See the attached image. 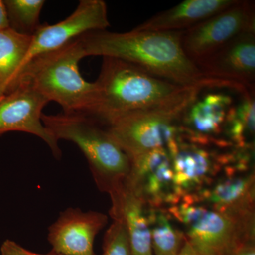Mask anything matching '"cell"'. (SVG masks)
<instances>
[{"label": "cell", "mask_w": 255, "mask_h": 255, "mask_svg": "<svg viewBox=\"0 0 255 255\" xmlns=\"http://www.w3.org/2000/svg\"><path fill=\"white\" fill-rule=\"evenodd\" d=\"M0 253L1 255H47L28 251L16 242L9 239L3 242L0 248Z\"/></svg>", "instance_id": "obj_22"}, {"label": "cell", "mask_w": 255, "mask_h": 255, "mask_svg": "<svg viewBox=\"0 0 255 255\" xmlns=\"http://www.w3.org/2000/svg\"><path fill=\"white\" fill-rule=\"evenodd\" d=\"M237 0H186L158 13L135 29L154 31H184L235 4Z\"/></svg>", "instance_id": "obj_17"}, {"label": "cell", "mask_w": 255, "mask_h": 255, "mask_svg": "<svg viewBox=\"0 0 255 255\" xmlns=\"http://www.w3.org/2000/svg\"><path fill=\"white\" fill-rule=\"evenodd\" d=\"M130 172L124 184L150 208L177 204L180 196L176 190L172 159L167 147L150 151L130 159Z\"/></svg>", "instance_id": "obj_9"}, {"label": "cell", "mask_w": 255, "mask_h": 255, "mask_svg": "<svg viewBox=\"0 0 255 255\" xmlns=\"http://www.w3.org/2000/svg\"><path fill=\"white\" fill-rule=\"evenodd\" d=\"M186 139L190 142L184 141L180 134L167 147L172 159L174 186L181 198L207 182L228 158V155L218 156L208 150L204 147L206 144Z\"/></svg>", "instance_id": "obj_14"}, {"label": "cell", "mask_w": 255, "mask_h": 255, "mask_svg": "<svg viewBox=\"0 0 255 255\" xmlns=\"http://www.w3.org/2000/svg\"><path fill=\"white\" fill-rule=\"evenodd\" d=\"M102 255H132L127 228L120 220L114 219L106 232Z\"/></svg>", "instance_id": "obj_21"}, {"label": "cell", "mask_w": 255, "mask_h": 255, "mask_svg": "<svg viewBox=\"0 0 255 255\" xmlns=\"http://www.w3.org/2000/svg\"><path fill=\"white\" fill-rule=\"evenodd\" d=\"M177 255H203L194 249L185 239V243Z\"/></svg>", "instance_id": "obj_25"}, {"label": "cell", "mask_w": 255, "mask_h": 255, "mask_svg": "<svg viewBox=\"0 0 255 255\" xmlns=\"http://www.w3.org/2000/svg\"><path fill=\"white\" fill-rule=\"evenodd\" d=\"M48 101L26 82L0 101V135L23 132L41 138L57 159L61 157L58 141L42 122L43 110Z\"/></svg>", "instance_id": "obj_11"}, {"label": "cell", "mask_w": 255, "mask_h": 255, "mask_svg": "<svg viewBox=\"0 0 255 255\" xmlns=\"http://www.w3.org/2000/svg\"><path fill=\"white\" fill-rule=\"evenodd\" d=\"M47 255H61L59 254H57V253H54V252L51 251L50 253H48Z\"/></svg>", "instance_id": "obj_26"}, {"label": "cell", "mask_w": 255, "mask_h": 255, "mask_svg": "<svg viewBox=\"0 0 255 255\" xmlns=\"http://www.w3.org/2000/svg\"><path fill=\"white\" fill-rule=\"evenodd\" d=\"M9 28V20L6 14L4 1L0 0V31Z\"/></svg>", "instance_id": "obj_24"}, {"label": "cell", "mask_w": 255, "mask_h": 255, "mask_svg": "<svg viewBox=\"0 0 255 255\" xmlns=\"http://www.w3.org/2000/svg\"><path fill=\"white\" fill-rule=\"evenodd\" d=\"M255 90L246 89L240 92L226 119L225 132L230 145L238 150H253L255 130Z\"/></svg>", "instance_id": "obj_18"}, {"label": "cell", "mask_w": 255, "mask_h": 255, "mask_svg": "<svg viewBox=\"0 0 255 255\" xmlns=\"http://www.w3.org/2000/svg\"><path fill=\"white\" fill-rule=\"evenodd\" d=\"M110 196L111 216L125 225L132 255H153L147 204L124 184Z\"/></svg>", "instance_id": "obj_15"}, {"label": "cell", "mask_w": 255, "mask_h": 255, "mask_svg": "<svg viewBox=\"0 0 255 255\" xmlns=\"http://www.w3.org/2000/svg\"><path fill=\"white\" fill-rule=\"evenodd\" d=\"M196 65L205 78L255 89V29L238 35Z\"/></svg>", "instance_id": "obj_10"}, {"label": "cell", "mask_w": 255, "mask_h": 255, "mask_svg": "<svg viewBox=\"0 0 255 255\" xmlns=\"http://www.w3.org/2000/svg\"><path fill=\"white\" fill-rule=\"evenodd\" d=\"M169 208V214L186 228V241L203 255H230L255 242V217L243 218L199 205L189 195Z\"/></svg>", "instance_id": "obj_6"}, {"label": "cell", "mask_w": 255, "mask_h": 255, "mask_svg": "<svg viewBox=\"0 0 255 255\" xmlns=\"http://www.w3.org/2000/svg\"><path fill=\"white\" fill-rule=\"evenodd\" d=\"M151 243L155 255H177L185 243L184 233L171 223L168 213L150 208Z\"/></svg>", "instance_id": "obj_19"}, {"label": "cell", "mask_w": 255, "mask_h": 255, "mask_svg": "<svg viewBox=\"0 0 255 255\" xmlns=\"http://www.w3.org/2000/svg\"><path fill=\"white\" fill-rule=\"evenodd\" d=\"M182 31H142L125 33L107 30L79 37L86 57L117 58L167 81L184 87L214 85L204 78L182 46Z\"/></svg>", "instance_id": "obj_1"}, {"label": "cell", "mask_w": 255, "mask_h": 255, "mask_svg": "<svg viewBox=\"0 0 255 255\" xmlns=\"http://www.w3.org/2000/svg\"><path fill=\"white\" fill-rule=\"evenodd\" d=\"M9 28L22 34L33 36L38 27L43 0H5Z\"/></svg>", "instance_id": "obj_20"}, {"label": "cell", "mask_w": 255, "mask_h": 255, "mask_svg": "<svg viewBox=\"0 0 255 255\" xmlns=\"http://www.w3.org/2000/svg\"><path fill=\"white\" fill-rule=\"evenodd\" d=\"M255 174L231 175L197 196L211 209L238 217H255Z\"/></svg>", "instance_id": "obj_16"}, {"label": "cell", "mask_w": 255, "mask_h": 255, "mask_svg": "<svg viewBox=\"0 0 255 255\" xmlns=\"http://www.w3.org/2000/svg\"><path fill=\"white\" fill-rule=\"evenodd\" d=\"M226 89L207 87L199 92L183 114L182 135L207 144L223 132L228 113L236 101L224 91Z\"/></svg>", "instance_id": "obj_13"}, {"label": "cell", "mask_w": 255, "mask_h": 255, "mask_svg": "<svg viewBox=\"0 0 255 255\" xmlns=\"http://www.w3.org/2000/svg\"><path fill=\"white\" fill-rule=\"evenodd\" d=\"M253 29H255V1L237 0L227 9L182 31V48L196 64L238 35Z\"/></svg>", "instance_id": "obj_7"}, {"label": "cell", "mask_w": 255, "mask_h": 255, "mask_svg": "<svg viewBox=\"0 0 255 255\" xmlns=\"http://www.w3.org/2000/svg\"><path fill=\"white\" fill-rule=\"evenodd\" d=\"M80 38L58 49L32 59L20 78L41 94L48 102L59 104L65 113L88 114L96 100L95 82L84 80L79 63L85 58Z\"/></svg>", "instance_id": "obj_4"}, {"label": "cell", "mask_w": 255, "mask_h": 255, "mask_svg": "<svg viewBox=\"0 0 255 255\" xmlns=\"http://www.w3.org/2000/svg\"><path fill=\"white\" fill-rule=\"evenodd\" d=\"M107 6L102 0H82L78 7L63 21L41 25L32 36L23 68L33 58L61 48L88 32L110 27Z\"/></svg>", "instance_id": "obj_8"}, {"label": "cell", "mask_w": 255, "mask_h": 255, "mask_svg": "<svg viewBox=\"0 0 255 255\" xmlns=\"http://www.w3.org/2000/svg\"><path fill=\"white\" fill-rule=\"evenodd\" d=\"M107 221L102 213L68 208L48 228L52 251L61 255H95V237Z\"/></svg>", "instance_id": "obj_12"}, {"label": "cell", "mask_w": 255, "mask_h": 255, "mask_svg": "<svg viewBox=\"0 0 255 255\" xmlns=\"http://www.w3.org/2000/svg\"><path fill=\"white\" fill-rule=\"evenodd\" d=\"M207 85L192 87L168 103L125 114L105 126L111 136L129 158L167 147L181 134L184 112Z\"/></svg>", "instance_id": "obj_5"}, {"label": "cell", "mask_w": 255, "mask_h": 255, "mask_svg": "<svg viewBox=\"0 0 255 255\" xmlns=\"http://www.w3.org/2000/svg\"><path fill=\"white\" fill-rule=\"evenodd\" d=\"M42 122L58 141L68 140L78 146L100 191L110 194L123 185L130 172V158L103 125L77 112L43 114Z\"/></svg>", "instance_id": "obj_3"}, {"label": "cell", "mask_w": 255, "mask_h": 255, "mask_svg": "<svg viewBox=\"0 0 255 255\" xmlns=\"http://www.w3.org/2000/svg\"><path fill=\"white\" fill-rule=\"evenodd\" d=\"M230 255H255V242L243 245Z\"/></svg>", "instance_id": "obj_23"}, {"label": "cell", "mask_w": 255, "mask_h": 255, "mask_svg": "<svg viewBox=\"0 0 255 255\" xmlns=\"http://www.w3.org/2000/svg\"><path fill=\"white\" fill-rule=\"evenodd\" d=\"M95 83V103L87 115L104 127L125 114L168 103L192 87L176 85L131 63L108 57L103 58Z\"/></svg>", "instance_id": "obj_2"}]
</instances>
